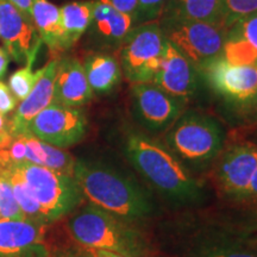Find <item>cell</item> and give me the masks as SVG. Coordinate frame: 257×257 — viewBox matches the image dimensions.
<instances>
[{
    "mask_svg": "<svg viewBox=\"0 0 257 257\" xmlns=\"http://www.w3.org/2000/svg\"><path fill=\"white\" fill-rule=\"evenodd\" d=\"M123 147L130 165L163 198L180 205L202 200V186L166 144L143 133L128 131Z\"/></svg>",
    "mask_w": 257,
    "mask_h": 257,
    "instance_id": "1",
    "label": "cell"
},
{
    "mask_svg": "<svg viewBox=\"0 0 257 257\" xmlns=\"http://www.w3.org/2000/svg\"><path fill=\"white\" fill-rule=\"evenodd\" d=\"M73 178L91 204L127 223L144 219L153 213L152 199L146 189L113 167L76 160Z\"/></svg>",
    "mask_w": 257,
    "mask_h": 257,
    "instance_id": "2",
    "label": "cell"
},
{
    "mask_svg": "<svg viewBox=\"0 0 257 257\" xmlns=\"http://www.w3.org/2000/svg\"><path fill=\"white\" fill-rule=\"evenodd\" d=\"M68 230L82 248L106 250L124 257H148L149 252L146 238L127 221L91 202L70 214Z\"/></svg>",
    "mask_w": 257,
    "mask_h": 257,
    "instance_id": "3",
    "label": "cell"
},
{
    "mask_svg": "<svg viewBox=\"0 0 257 257\" xmlns=\"http://www.w3.org/2000/svg\"><path fill=\"white\" fill-rule=\"evenodd\" d=\"M225 133L219 121L197 111L184 112L166 133L165 144L181 162L205 167L223 150Z\"/></svg>",
    "mask_w": 257,
    "mask_h": 257,
    "instance_id": "4",
    "label": "cell"
},
{
    "mask_svg": "<svg viewBox=\"0 0 257 257\" xmlns=\"http://www.w3.org/2000/svg\"><path fill=\"white\" fill-rule=\"evenodd\" d=\"M9 166L23 178L41 205L48 224L72 213L85 198L72 175L32 163H9Z\"/></svg>",
    "mask_w": 257,
    "mask_h": 257,
    "instance_id": "5",
    "label": "cell"
},
{
    "mask_svg": "<svg viewBox=\"0 0 257 257\" xmlns=\"http://www.w3.org/2000/svg\"><path fill=\"white\" fill-rule=\"evenodd\" d=\"M163 37L199 72L223 56L226 30L205 22L178 17H160Z\"/></svg>",
    "mask_w": 257,
    "mask_h": 257,
    "instance_id": "6",
    "label": "cell"
},
{
    "mask_svg": "<svg viewBox=\"0 0 257 257\" xmlns=\"http://www.w3.org/2000/svg\"><path fill=\"white\" fill-rule=\"evenodd\" d=\"M166 48L159 21L137 25L120 44L121 72L131 83L154 81L162 63Z\"/></svg>",
    "mask_w": 257,
    "mask_h": 257,
    "instance_id": "7",
    "label": "cell"
},
{
    "mask_svg": "<svg viewBox=\"0 0 257 257\" xmlns=\"http://www.w3.org/2000/svg\"><path fill=\"white\" fill-rule=\"evenodd\" d=\"M87 126V118L81 108L51 102L29 123L27 133L50 146L67 149L81 142Z\"/></svg>",
    "mask_w": 257,
    "mask_h": 257,
    "instance_id": "8",
    "label": "cell"
},
{
    "mask_svg": "<svg viewBox=\"0 0 257 257\" xmlns=\"http://www.w3.org/2000/svg\"><path fill=\"white\" fill-rule=\"evenodd\" d=\"M130 99L135 120L149 133L168 130L184 113L186 104L153 82L133 83Z\"/></svg>",
    "mask_w": 257,
    "mask_h": 257,
    "instance_id": "9",
    "label": "cell"
},
{
    "mask_svg": "<svg viewBox=\"0 0 257 257\" xmlns=\"http://www.w3.org/2000/svg\"><path fill=\"white\" fill-rule=\"evenodd\" d=\"M200 74L212 91L238 107L257 92V66H237L221 56L212 61Z\"/></svg>",
    "mask_w": 257,
    "mask_h": 257,
    "instance_id": "10",
    "label": "cell"
},
{
    "mask_svg": "<svg viewBox=\"0 0 257 257\" xmlns=\"http://www.w3.org/2000/svg\"><path fill=\"white\" fill-rule=\"evenodd\" d=\"M0 37L9 56L17 63L34 64L43 43L35 24L9 0H0Z\"/></svg>",
    "mask_w": 257,
    "mask_h": 257,
    "instance_id": "11",
    "label": "cell"
},
{
    "mask_svg": "<svg viewBox=\"0 0 257 257\" xmlns=\"http://www.w3.org/2000/svg\"><path fill=\"white\" fill-rule=\"evenodd\" d=\"M256 167V146L238 143L229 147L221 155L217 168V179L221 189L230 197L244 199Z\"/></svg>",
    "mask_w": 257,
    "mask_h": 257,
    "instance_id": "12",
    "label": "cell"
},
{
    "mask_svg": "<svg viewBox=\"0 0 257 257\" xmlns=\"http://www.w3.org/2000/svg\"><path fill=\"white\" fill-rule=\"evenodd\" d=\"M46 226L27 219H0V257H49Z\"/></svg>",
    "mask_w": 257,
    "mask_h": 257,
    "instance_id": "13",
    "label": "cell"
},
{
    "mask_svg": "<svg viewBox=\"0 0 257 257\" xmlns=\"http://www.w3.org/2000/svg\"><path fill=\"white\" fill-rule=\"evenodd\" d=\"M200 72L166 40L162 63L153 83L179 100L187 102L197 92Z\"/></svg>",
    "mask_w": 257,
    "mask_h": 257,
    "instance_id": "14",
    "label": "cell"
},
{
    "mask_svg": "<svg viewBox=\"0 0 257 257\" xmlns=\"http://www.w3.org/2000/svg\"><path fill=\"white\" fill-rule=\"evenodd\" d=\"M60 59H54L43 67V72L27 98L19 104L10 120V134H27V127L36 115L54 100V83Z\"/></svg>",
    "mask_w": 257,
    "mask_h": 257,
    "instance_id": "15",
    "label": "cell"
},
{
    "mask_svg": "<svg viewBox=\"0 0 257 257\" xmlns=\"http://www.w3.org/2000/svg\"><path fill=\"white\" fill-rule=\"evenodd\" d=\"M93 93L82 63L74 57L60 59L54 83V100L56 104L81 107L92 100Z\"/></svg>",
    "mask_w": 257,
    "mask_h": 257,
    "instance_id": "16",
    "label": "cell"
},
{
    "mask_svg": "<svg viewBox=\"0 0 257 257\" xmlns=\"http://www.w3.org/2000/svg\"><path fill=\"white\" fill-rule=\"evenodd\" d=\"M137 18L117 11L107 0H95L91 27L92 36L108 47H120L134 28Z\"/></svg>",
    "mask_w": 257,
    "mask_h": 257,
    "instance_id": "17",
    "label": "cell"
},
{
    "mask_svg": "<svg viewBox=\"0 0 257 257\" xmlns=\"http://www.w3.org/2000/svg\"><path fill=\"white\" fill-rule=\"evenodd\" d=\"M32 21L43 43L53 54L66 50L61 10L49 0H32Z\"/></svg>",
    "mask_w": 257,
    "mask_h": 257,
    "instance_id": "18",
    "label": "cell"
},
{
    "mask_svg": "<svg viewBox=\"0 0 257 257\" xmlns=\"http://www.w3.org/2000/svg\"><path fill=\"white\" fill-rule=\"evenodd\" d=\"M24 140V162L46 167L73 176L76 160L64 149L53 147L30 134H22Z\"/></svg>",
    "mask_w": 257,
    "mask_h": 257,
    "instance_id": "19",
    "label": "cell"
},
{
    "mask_svg": "<svg viewBox=\"0 0 257 257\" xmlns=\"http://www.w3.org/2000/svg\"><path fill=\"white\" fill-rule=\"evenodd\" d=\"M93 93L107 94L121 81L120 63L115 57L105 53H93L82 63Z\"/></svg>",
    "mask_w": 257,
    "mask_h": 257,
    "instance_id": "20",
    "label": "cell"
},
{
    "mask_svg": "<svg viewBox=\"0 0 257 257\" xmlns=\"http://www.w3.org/2000/svg\"><path fill=\"white\" fill-rule=\"evenodd\" d=\"M161 17L195 19L224 28L221 0H168Z\"/></svg>",
    "mask_w": 257,
    "mask_h": 257,
    "instance_id": "21",
    "label": "cell"
},
{
    "mask_svg": "<svg viewBox=\"0 0 257 257\" xmlns=\"http://www.w3.org/2000/svg\"><path fill=\"white\" fill-rule=\"evenodd\" d=\"M94 2L80 0L61 6V24L66 50L72 48L91 27Z\"/></svg>",
    "mask_w": 257,
    "mask_h": 257,
    "instance_id": "22",
    "label": "cell"
},
{
    "mask_svg": "<svg viewBox=\"0 0 257 257\" xmlns=\"http://www.w3.org/2000/svg\"><path fill=\"white\" fill-rule=\"evenodd\" d=\"M2 167L5 169L6 174H8L10 180H11L16 200H17L21 210L23 211L27 220L34 221V223L38 224L48 225V221L46 219V216H44V212L42 210L41 205L38 204V201L36 200V198L34 197L30 188H29L28 185L25 184L23 178H22L17 170H15L11 166L6 165Z\"/></svg>",
    "mask_w": 257,
    "mask_h": 257,
    "instance_id": "23",
    "label": "cell"
},
{
    "mask_svg": "<svg viewBox=\"0 0 257 257\" xmlns=\"http://www.w3.org/2000/svg\"><path fill=\"white\" fill-rule=\"evenodd\" d=\"M223 57L237 66H257V50L246 41L226 31L223 47Z\"/></svg>",
    "mask_w": 257,
    "mask_h": 257,
    "instance_id": "24",
    "label": "cell"
},
{
    "mask_svg": "<svg viewBox=\"0 0 257 257\" xmlns=\"http://www.w3.org/2000/svg\"><path fill=\"white\" fill-rule=\"evenodd\" d=\"M192 257H257V252L234 243L206 240L195 246Z\"/></svg>",
    "mask_w": 257,
    "mask_h": 257,
    "instance_id": "25",
    "label": "cell"
},
{
    "mask_svg": "<svg viewBox=\"0 0 257 257\" xmlns=\"http://www.w3.org/2000/svg\"><path fill=\"white\" fill-rule=\"evenodd\" d=\"M0 219H27L23 211L19 207L17 200H16L11 180L2 166H0Z\"/></svg>",
    "mask_w": 257,
    "mask_h": 257,
    "instance_id": "26",
    "label": "cell"
},
{
    "mask_svg": "<svg viewBox=\"0 0 257 257\" xmlns=\"http://www.w3.org/2000/svg\"><path fill=\"white\" fill-rule=\"evenodd\" d=\"M32 66H34V64H25V67L16 70V72L10 76L9 87L17 100L23 101L24 99L30 94L34 86L36 85L37 80L40 79V76L42 75L43 68L34 72V70H32Z\"/></svg>",
    "mask_w": 257,
    "mask_h": 257,
    "instance_id": "27",
    "label": "cell"
},
{
    "mask_svg": "<svg viewBox=\"0 0 257 257\" xmlns=\"http://www.w3.org/2000/svg\"><path fill=\"white\" fill-rule=\"evenodd\" d=\"M224 28L229 29L240 18L257 12V0H221Z\"/></svg>",
    "mask_w": 257,
    "mask_h": 257,
    "instance_id": "28",
    "label": "cell"
},
{
    "mask_svg": "<svg viewBox=\"0 0 257 257\" xmlns=\"http://www.w3.org/2000/svg\"><path fill=\"white\" fill-rule=\"evenodd\" d=\"M226 31L243 38L257 50V12L240 18Z\"/></svg>",
    "mask_w": 257,
    "mask_h": 257,
    "instance_id": "29",
    "label": "cell"
},
{
    "mask_svg": "<svg viewBox=\"0 0 257 257\" xmlns=\"http://www.w3.org/2000/svg\"><path fill=\"white\" fill-rule=\"evenodd\" d=\"M168 0H138L137 25L159 21Z\"/></svg>",
    "mask_w": 257,
    "mask_h": 257,
    "instance_id": "30",
    "label": "cell"
},
{
    "mask_svg": "<svg viewBox=\"0 0 257 257\" xmlns=\"http://www.w3.org/2000/svg\"><path fill=\"white\" fill-rule=\"evenodd\" d=\"M17 106V99L5 82L0 81V113L8 115Z\"/></svg>",
    "mask_w": 257,
    "mask_h": 257,
    "instance_id": "31",
    "label": "cell"
},
{
    "mask_svg": "<svg viewBox=\"0 0 257 257\" xmlns=\"http://www.w3.org/2000/svg\"><path fill=\"white\" fill-rule=\"evenodd\" d=\"M117 11L137 18L138 0H107Z\"/></svg>",
    "mask_w": 257,
    "mask_h": 257,
    "instance_id": "32",
    "label": "cell"
},
{
    "mask_svg": "<svg viewBox=\"0 0 257 257\" xmlns=\"http://www.w3.org/2000/svg\"><path fill=\"white\" fill-rule=\"evenodd\" d=\"M239 110L250 123L257 124V92L246 104L240 106Z\"/></svg>",
    "mask_w": 257,
    "mask_h": 257,
    "instance_id": "33",
    "label": "cell"
},
{
    "mask_svg": "<svg viewBox=\"0 0 257 257\" xmlns=\"http://www.w3.org/2000/svg\"><path fill=\"white\" fill-rule=\"evenodd\" d=\"M16 9L24 16L25 18L34 23L32 21V0H9Z\"/></svg>",
    "mask_w": 257,
    "mask_h": 257,
    "instance_id": "34",
    "label": "cell"
},
{
    "mask_svg": "<svg viewBox=\"0 0 257 257\" xmlns=\"http://www.w3.org/2000/svg\"><path fill=\"white\" fill-rule=\"evenodd\" d=\"M49 257H92L89 253L87 252V250L85 248H70V249H66L62 250V251L55 252L53 255H50Z\"/></svg>",
    "mask_w": 257,
    "mask_h": 257,
    "instance_id": "35",
    "label": "cell"
},
{
    "mask_svg": "<svg viewBox=\"0 0 257 257\" xmlns=\"http://www.w3.org/2000/svg\"><path fill=\"white\" fill-rule=\"evenodd\" d=\"M244 199H257V167L255 172H253L251 180H250L249 187L246 189L245 198Z\"/></svg>",
    "mask_w": 257,
    "mask_h": 257,
    "instance_id": "36",
    "label": "cell"
},
{
    "mask_svg": "<svg viewBox=\"0 0 257 257\" xmlns=\"http://www.w3.org/2000/svg\"><path fill=\"white\" fill-rule=\"evenodd\" d=\"M10 62V56L4 48H0V80L4 78L8 72V67Z\"/></svg>",
    "mask_w": 257,
    "mask_h": 257,
    "instance_id": "37",
    "label": "cell"
},
{
    "mask_svg": "<svg viewBox=\"0 0 257 257\" xmlns=\"http://www.w3.org/2000/svg\"><path fill=\"white\" fill-rule=\"evenodd\" d=\"M85 249L87 250V252L92 257H124L121 255H118V253H114V252H111V251H106V250L88 249V248H85Z\"/></svg>",
    "mask_w": 257,
    "mask_h": 257,
    "instance_id": "38",
    "label": "cell"
},
{
    "mask_svg": "<svg viewBox=\"0 0 257 257\" xmlns=\"http://www.w3.org/2000/svg\"><path fill=\"white\" fill-rule=\"evenodd\" d=\"M10 134V121L6 119V115L0 113V140Z\"/></svg>",
    "mask_w": 257,
    "mask_h": 257,
    "instance_id": "39",
    "label": "cell"
},
{
    "mask_svg": "<svg viewBox=\"0 0 257 257\" xmlns=\"http://www.w3.org/2000/svg\"><path fill=\"white\" fill-rule=\"evenodd\" d=\"M256 217H257V210H256Z\"/></svg>",
    "mask_w": 257,
    "mask_h": 257,
    "instance_id": "40",
    "label": "cell"
}]
</instances>
